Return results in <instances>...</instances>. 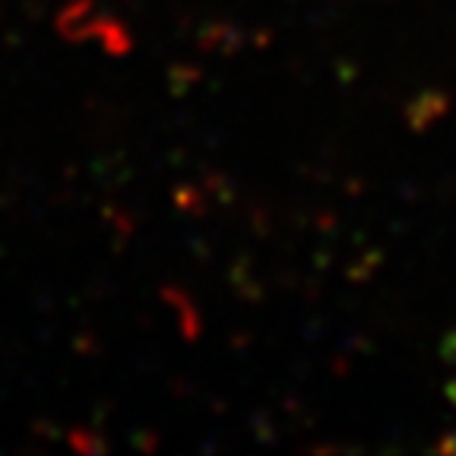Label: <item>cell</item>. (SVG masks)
Returning <instances> with one entry per match:
<instances>
[{
	"label": "cell",
	"instance_id": "obj_1",
	"mask_svg": "<svg viewBox=\"0 0 456 456\" xmlns=\"http://www.w3.org/2000/svg\"><path fill=\"white\" fill-rule=\"evenodd\" d=\"M450 399H453V409H456V374H453V380H450Z\"/></svg>",
	"mask_w": 456,
	"mask_h": 456
}]
</instances>
